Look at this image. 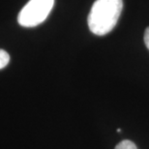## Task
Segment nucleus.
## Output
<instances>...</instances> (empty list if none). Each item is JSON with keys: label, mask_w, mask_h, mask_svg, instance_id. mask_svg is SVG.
I'll list each match as a JSON object with an SVG mask.
<instances>
[{"label": "nucleus", "mask_w": 149, "mask_h": 149, "mask_svg": "<svg viewBox=\"0 0 149 149\" xmlns=\"http://www.w3.org/2000/svg\"><path fill=\"white\" fill-rule=\"evenodd\" d=\"M122 8V0H96L88 16L90 31L98 36L109 33L118 22Z\"/></svg>", "instance_id": "1"}, {"label": "nucleus", "mask_w": 149, "mask_h": 149, "mask_svg": "<svg viewBox=\"0 0 149 149\" xmlns=\"http://www.w3.org/2000/svg\"><path fill=\"white\" fill-rule=\"evenodd\" d=\"M54 5V0H29L19 12L17 22L23 27H35L44 22Z\"/></svg>", "instance_id": "2"}, {"label": "nucleus", "mask_w": 149, "mask_h": 149, "mask_svg": "<svg viewBox=\"0 0 149 149\" xmlns=\"http://www.w3.org/2000/svg\"><path fill=\"white\" fill-rule=\"evenodd\" d=\"M10 62V55L4 49H0V69L5 68Z\"/></svg>", "instance_id": "3"}, {"label": "nucleus", "mask_w": 149, "mask_h": 149, "mask_svg": "<svg viewBox=\"0 0 149 149\" xmlns=\"http://www.w3.org/2000/svg\"><path fill=\"white\" fill-rule=\"evenodd\" d=\"M114 149H138L136 145L129 139H125L116 145Z\"/></svg>", "instance_id": "4"}, {"label": "nucleus", "mask_w": 149, "mask_h": 149, "mask_svg": "<svg viewBox=\"0 0 149 149\" xmlns=\"http://www.w3.org/2000/svg\"><path fill=\"white\" fill-rule=\"evenodd\" d=\"M144 44L149 50V27H147L144 32Z\"/></svg>", "instance_id": "5"}]
</instances>
